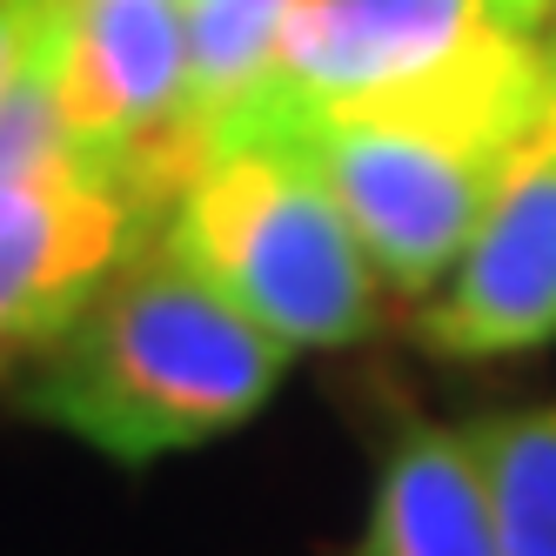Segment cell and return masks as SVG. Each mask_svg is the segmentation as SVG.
<instances>
[{"label": "cell", "instance_id": "8992f818", "mask_svg": "<svg viewBox=\"0 0 556 556\" xmlns=\"http://www.w3.org/2000/svg\"><path fill=\"white\" fill-rule=\"evenodd\" d=\"M154 228L122 181L67 148L48 74H34L0 108V382L41 363L101 275Z\"/></svg>", "mask_w": 556, "mask_h": 556}, {"label": "cell", "instance_id": "7c38bea8", "mask_svg": "<svg viewBox=\"0 0 556 556\" xmlns=\"http://www.w3.org/2000/svg\"><path fill=\"white\" fill-rule=\"evenodd\" d=\"M549 34H556V0H549Z\"/></svg>", "mask_w": 556, "mask_h": 556}, {"label": "cell", "instance_id": "7a4b0ae2", "mask_svg": "<svg viewBox=\"0 0 556 556\" xmlns=\"http://www.w3.org/2000/svg\"><path fill=\"white\" fill-rule=\"evenodd\" d=\"M255 108L530 141L556 114L549 0H308Z\"/></svg>", "mask_w": 556, "mask_h": 556}, {"label": "cell", "instance_id": "52a82bcc", "mask_svg": "<svg viewBox=\"0 0 556 556\" xmlns=\"http://www.w3.org/2000/svg\"><path fill=\"white\" fill-rule=\"evenodd\" d=\"M416 342L443 363H496L556 342V114L496 181L456 268L422 295Z\"/></svg>", "mask_w": 556, "mask_h": 556}, {"label": "cell", "instance_id": "4fadbf2b", "mask_svg": "<svg viewBox=\"0 0 556 556\" xmlns=\"http://www.w3.org/2000/svg\"><path fill=\"white\" fill-rule=\"evenodd\" d=\"M181 8H188V0H181Z\"/></svg>", "mask_w": 556, "mask_h": 556}, {"label": "cell", "instance_id": "30bf717a", "mask_svg": "<svg viewBox=\"0 0 556 556\" xmlns=\"http://www.w3.org/2000/svg\"><path fill=\"white\" fill-rule=\"evenodd\" d=\"M503 556H556V403L469 422Z\"/></svg>", "mask_w": 556, "mask_h": 556}, {"label": "cell", "instance_id": "5b68a950", "mask_svg": "<svg viewBox=\"0 0 556 556\" xmlns=\"http://www.w3.org/2000/svg\"><path fill=\"white\" fill-rule=\"evenodd\" d=\"M41 74L67 148L108 168L148 222H168L208 162L188 108L181 0H48Z\"/></svg>", "mask_w": 556, "mask_h": 556}, {"label": "cell", "instance_id": "6da1fadb", "mask_svg": "<svg viewBox=\"0 0 556 556\" xmlns=\"http://www.w3.org/2000/svg\"><path fill=\"white\" fill-rule=\"evenodd\" d=\"M289 355L154 228L101 275L41 363L14 376V409L141 469L242 429Z\"/></svg>", "mask_w": 556, "mask_h": 556}, {"label": "cell", "instance_id": "8fae6325", "mask_svg": "<svg viewBox=\"0 0 556 556\" xmlns=\"http://www.w3.org/2000/svg\"><path fill=\"white\" fill-rule=\"evenodd\" d=\"M41 34L48 0H0V108L41 74Z\"/></svg>", "mask_w": 556, "mask_h": 556}, {"label": "cell", "instance_id": "277c9868", "mask_svg": "<svg viewBox=\"0 0 556 556\" xmlns=\"http://www.w3.org/2000/svg\"><path fill=\"white\" fill-rule=\"evenodd\" d=\"M235 135L289 141L323 175L349 228L363 235L382 289L409 302H422L456 268L496 181L523 154V141H503V135L382 122V114H329V108H249L222 141Z\"/></svg>", "mask_w": 556, "mask_h": 556}, {"label": "cell", "instance_id": "9c48e42d", "mask_svg": "<svg viewBox=\"0 0 556 556\" xmlns=\"http://www.w3.org/2000/svg\"><path fill=\"white\" fill-rule=\"evenodd\" d=\"M308 0H188V108L194 128L215 141L262 101L275 54Z\"/></svg>", "mask_w": 556, "mask_h": 556}, {"label": "cell", "instance_id": "3957f363", "mask_svg": "<svg viewBox=\"0 0 556 556\" xmlns=\"http://www.w3.org/2000/svg\"><path fill=\"white\" fill-rule=\"evenodd\" d=\"M162 235L289 349H349L382 323V275L363 235L323 175L275 135L222 141Z\"/></svg>", "mask_w": 556, "mask_h": 556}, {"label": "cell", "instance_id": "ba28073f", "mask_svg": "<svg viewBox=\"0 0 556 556\" xmlns=\"http://www.w3.org/2000/svg\"><path fill=\"white\" fill-rule=\"evenodd\" d=\"M349 556H503L476 435L450 422H409L395 435Z\"/></svg>", "mask_w": 556, "mask_h": 556}]
</instances>
